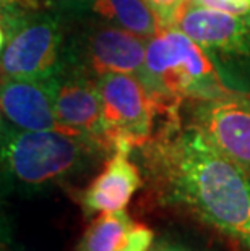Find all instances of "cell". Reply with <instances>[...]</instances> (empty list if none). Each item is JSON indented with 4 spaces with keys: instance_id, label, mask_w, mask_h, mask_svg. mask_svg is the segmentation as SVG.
I'll return each instance as SVG.
<instances>
[{
    "instance_id": "9a60e30c",
    "label": "cell",
    "mask_w": 250,
    "mask_h": 251,
    "mask_svg": "<svg viewBox=\"0 0 250 251\" xmlns=\"http://www.w3.org/2000/svg\"><path fill=\"white\" fill-rule=\"evenodd\" d=\"M154 240V233L150 227L143 224H134L130 228L127 240L120 251H150Z\"/></svg>"
},
{
    "instance_id": "7a4b0ae2",
    "label": "cell",
    "mask_w": 250,
    "mask_h": 251,
    "mask_svg": "<svg viewBox=\"0 0 250 251\" xmlns=\"http://www.w3.org/2000/svg\"><path fill=\"white\" fill-rule=\"evenodd\" d=\"M104 152L109 151L88 136L58 130H21L0 117V169L25 190H39L70 178Z\"/></svg>"
},
{
    "instance_id": "7c38bea8",
    "label": "cell",
    "mask_w": 250,
    "mask_h": 251,
    "mask_svg": "<svg viewBox=\"0 0 250 251\" xmlns=\"http://www.w3.org/2000/svg\"><path fill=\"white\" fill-rule=\"evenodd\" d=\"M78 5H84L106 23L130 31L146 41L164 29L145 0H82Z\"/></svg>"
},
{
    "instance_id": "ffe728a7",
    "label": "cell",
    "mask_w": 250,
    "mask_h": 251,
    "mask_svg": "<svg viewBox=\"0 0 250 251\" xmlns=\"http://www.w3.org/2000/svg\"><path fill=\"white\" fill-rule=\"evenodd\" d=\"M5 31H3V28H2V25H0V52L3 50V46H5Z\"/></svg>"
},
{
    "instance_id": "5b68a950",
    "label": "cell",
    "mask_w": 250,
    "mask_h": 251,
    "mask_svg": "<svg viewBox=\"0 0 250 251\" xmlns=\"http://www.w3.org/2000/svg\"><path fill=\"white\" fill-rule=\"evenodd\" d=\"M96 83L106 148L111 152H132L150 141L159 104L145 84L125 73L98 75Z\"/></svg>"
},
{
    "instance_id": "8992f818",
    "label": "cell",
    "mask_w": 250,
    "mask_h": 251,
    "mask_svg": "<svg viewBox=\"0 0 250 251\" xmlns=\"http://www.w3.org/2000/svg\"><path fill=\"white\" fill-rule=\"evenodd\" d=\"M222 156L250 175V99L237 94L200 100L194 124Z\"/></svg>"
},
{
    "instance_id": "ac0fdd59",
    "label": "cell",
    "mask_w": 250,
    "mask_h": 251,
    "mask_svg": "<svg viewBox=\"0 0 250 251\" xmlns=\"http://www.w3.org/2000/svg\"><path fill=\"white\" fill-rule=\"evenodd\" d=\"M21 3H34V0H0V10L13 7V5H21Z\"/></svg>"
},
{
    "instance_id": "ba28073f",
    "label": "cell",
    "mask_w": 250,
    "mask_h": 251,
    "mask_svg": "<svg viewBox=\"0 0 250 251\" xmlns=\"http://www.w3.org/2000/svg\"><path fill=\"white\" fill-rule=\"evenodd\" d=\"M83 55L89 72L125 73L138 78L151 93V78L146 70V39L114 25L93 26L86 31ZM153 94V93H151Z\"/></svg>"
},
{
    "instance_id": "d6986e66",
    "label": "cell",
    "mask_w": 250,
    "mask_h": 251,
    "mask_svg": "<svg viewBox=\"0 0 250 251\" xmlns=\"http://www.w3.org/2000/svg\"><path fill=\"white\" fill-rule=\"evenodd\" d=\"M51 3H57V5H63V7H77V5L82 2V0H47Z\"/></svg>"
},
{
    "instance_id": "8fae6325",
    "label": "cell",
    "mask_w": 250,
    "mask_h": 251,
    "mask_svg": "<svg viewBox=\"0 0 250 251\" xmlns=\"http://www.w3.org/2000/svg\"><path fill=\"white\" fill-rule=\"evenodd\" d=\"M130 152L114 151L103 172L82 195V207L88 216L124 211L143 185L138 167L129 159Z\"/></svg>"
},
{
    "instance_id": "4fadbf2b",
    "label": "cell",
    "mask_w": 250,
    "mask_h": 251,
    "mask_svg": "<svg viewBox=\"0 0 250 251\" xmlns=\"http://www.w3.org/2000/svg\"><path fill=\"white\" fill-rule=\"evenodd\" d=\"M134 224L125 211L101 212L84 230L77 251H120Z\"/></svg>"
},
{
    "instance_id": "9c48e42d",
    "label": "cell",
    "mask_w": 250,
    "mask_h": 251,
    "mask_svg": "<svg viewBox=\"0 0 250 251\" xmlns=\"http://www.w3.org/2000/svg\"><path fill=\"white\" fill-rule=\"evenodd\" d=\"M56 89L57 75L0 79V117L21 130L65 131L56 117Z\"/></svg>"
},
{
    "instance_id": "2e32d148",
    "label": "cell",
    "mask_w": 250,
    "mask_h": 251,
    "mask_svg": "<svg viewBox=\"0 0 250 251\" xmlns=\"http://www.w3.org/2000/svg\"><path fill=\"white\" fill-rule=\"evenodd\" d=\"M189 5L216 10V12L234 13V15L250 13V0H189Z\"/></svg>"
},
{
    "instance_id": "5bb4252c",
    "label": "cell",
    "mask_w": 250,
    "mask_h": 251,
    "mask_svg": "<svg viewBox=\"0 0 250 251\" xmlns=\"http://www.w3.org/2000/svg\"><path fill=\"white\" fill-rule=\"evenodd\" d=\"M145 2L156 13L163 28L177 26L180 15L189 7V0H145Z\"/></svg>"
},
{
    "instance_id": "e0dca14e",
    "label": "cell",
    "mask_w": 250,
    "mask_h": 251,
    "mask_svg": "<svg viewBox=\"0 0 250 251\" xmlns=\"http://www.w3.org/2000/svg\"><path fill=\"white\" fill-rule=\"evenodd\" d=\"M153 251H189L187 248L180 247L177 243H169V242H161L154 247Z\"/></svg>"
},
{
    "instance_id": "52a82bcc",
    "label": "cell",
    "mask_w": 250,
    "mask_h": 251,
    "mask_svg": "<svg viewBox=\"0 0 250 251\" xmlns=\"http://www.w3.org/2000/svg\"><path fill=\"white\" fill-rule=\"evenodd\" d=\"M56 117L65 131L88 136L106 148L103 140V109L96 76L93 78L91 72L77 62L70 52L65 67L60 73H57Z\"/></svg>"
},
{
    "instance_id": "30bf717a",
    "label": "cell",
    "mask_w": 250,
    "mask_h": 251,
    "mask_svg": "<svg viewBox=\"0 0 250 251\" xmlns=\"http://www.w3.org/2000/svg\"><path fill=\"white\" fill-rule=\"evenodd\" d=\"M177 28L210 55L250 57V13L234 15L189 5Z\"/></svg>"
},
{
    "instance_id": "6da1fadb",
    "label": "cell",
    "mask_w": 250,
    "mask_h": 251,
    "mask_svg": "<svg viewBox=\"0 0 250 251\" xmlns=\"http://www.w3.org/2000/svg\"><path fill=\"white\" fill-rule=\"evenodd\" d=\"M151 183L164 204L180 206L250 251V175L195 125L169 124L141 146Z\"/></svg>"
},
{
    "instance_id": "277c9868",
    "label": "cell",
    "mask_w": 250,
    "mask_h": 251,
    "mask_svg": "<svg viewBox=\"0 0 250 251\" xmlns=\"http://www.w3.org/2000/svg\"><path fill=\"white\" fill-rule=\"evenodd\" d=\"M5 46L0 52V79L47 78L60 73L68 52L63 46L60 20L56 13L21 3L0 10Z\"/></svg>"
},
{
    "instance_id": "3957f363",
    "label": "cell",
    "mask_w": 250,
    "mask_h": 251,
    "mask_svg": "<svg viewBox=\"0 0 250 251\" xmlns=\"http://www.w3.org/2000/svg\"><path fill=\"white\" fill-rule=\"evenodd\" d=\"M146 70L154 99L171 117L182 99L231 94L208 52L177 26L164 28L146 41Z\"/></svg>"
}]
</instances>
